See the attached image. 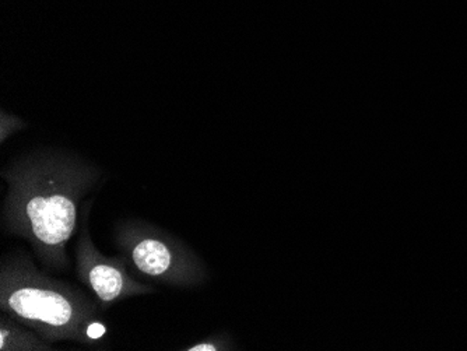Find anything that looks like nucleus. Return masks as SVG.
<instances>
[{
    "label": "nucleus",
    "instance_id": "obj_1",
    "mask_svg": "<svg viewBox=\"0 0 467 351\" xmlns=\"http://www.w3.org/2000/svg\"><path fill=\"white\" fill-rule=\"evenodd\" d=\"M2 306L16 318L57 329L72 326L78 309L67 295L36 282H23L4 288Z\"/></svg>",
    "mask_w": 467,
    "mask_h": 351
},
{
    "label": "nucleus",
    "instance_id": "obj_5",
    "mask_svg": "<svg viewBox=\"0 0 467 351\" xmlns=\"http://www.w3.org/2000/svg\"><path fill=\"white\" fill-rule=\"evenodd\" d=\"M104 325L99 324V322H94V324L88 325V336L90 337V339H99V337L104 336Z\"/></svg>",
    "mask_w": 467,
    "mask_h": 351
},
{
    "label": "nucleus",
    "instance_id": "obj_3",
    "mask_svg": "<svg viewBox=\"0 0 467 351\" xmlns=\"http://www.w3.org/2000/svg\"><path fill=\"white\" fill-rule=\"evenodd\" d=\"M132 261L141 274L159 277L171 269L174 255L161 241L144 238L133 246Z\"/></svg>",
    "mask_w": 467,
    "mask_h": 351
},
{
    "label": "nucleus",
    "instance_id": "obj_4",
    "mask_svg": "<svg viewBox=\"0 0 467 351\" xmlns=\"http://www.w3.org/2000/svg\"><path fill=\"white\" fill-rule=\"evenodd\" d=\"M88 283L102 303H112L125 290L126 280L122 272L109 263L93 264L88 269Z\"/></svg>",
    "mask_w": 467,
    "mask_h": 351
},
{
    "label": "nucleus",
    "instance_id": "obj_2",
    "mask_svg": "<svg viewBox=\"0 0 467 351\" xmlns=\"http://www.w3.org/2000/svg\"><path fill=\"white\" fill-rule=\"evenodd\" d=\"M25 201V216L41 245L59 250L72 237L78 220L76 201L57 188L36 191Z\"/></svg>",
    "mask_w": 467,
    "mask_h": 351
},
{
    "label": "nucleus",
    "instance_id": "obj_6",
    "mask_svg": "<svg viewBox=\"0 0 467 351\" xmlns=\"http://www.w3.org/2000/svg\"><path fill=\"white\" fill-rule=\"evenodd\" d=\"M219 346L214 343H199V345L189 347V351H216L219 350Z\"/></svg>",
    "mask_w": 467,
    "mask_h": 351
}]
</instances>
